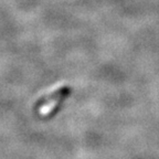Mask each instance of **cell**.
<instances>
[{"instance_id":"1","label":"cell","mask_w":159,"mask_h":159,"mask_svg":"<svg viewBox=\"0 0 159 159\" xmlns=\"http://www.w3.org/2000/svg\"><path fill=\"white\" fill-rule=\"evenodd\" d=\"M67 93H69L67 87H62V89H57V91H55L54 93H52V94L49 96V98L45 101L44 104L41 106V108H40V113H41V115L47 116L48 114L52 113L53 109L57 107V105L62 101L63 97H64Z\"/></svg>"}]
</instances>
